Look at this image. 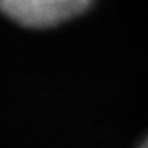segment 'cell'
Instances as JSON below:
<instances>
[{"label":"cell","instance_id":"cell-1","mask_svg":"<svg viewBox=\"0 0 148 148\" xmlns=\"http://www.w3.org/2000/svg\"><path fill=\"white\" fill-rule=\"evenodd\" d=\"M93 0H0V13L27 29H51L82 14Z\"/></svg>","mask_w":148,"mask_h":148},{"label":"cell","instance_id":"cell-2","mask_svg":"<svg viewBox=\"0 0 148 148\" xmlns=\"http://www.w3.org/2000/svg\"><path fill=\"white\" fill-rule=\"evenodd\" d=\"M142 148H148V140H147V142H145V143H143V145H142Z\"/></svg>","mask_w":148,"mask_h":148}]
</instances>
